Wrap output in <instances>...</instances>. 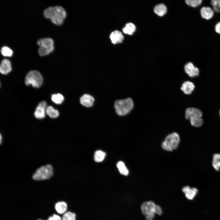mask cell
I'll use <instances>...</instances> for the list:
<instances>
[{
	"mask_svg": "<svg viewBox=\"0 0 220 220\" xmlns=\"http://www.w3.org/2000/svg\"><path fill=\"white\" fill-rule=\"evenodd\" d=\"M45 17L50 19L54 24L61 25L64 22L66 16L64 9L60 6L49 7L45 10L44 12Z\"/></svg>",
	"mask_w": 220,
	"mask_h": 220,
	"instance_id": "obj_1",
	"label": "cell"
},
{
	"mask_svg": "<svg viewBox=\"0 0 220 220\" xmlns=\"http://www.w3.org/2000/svg\"><path fill=\"white\" fill-rule=\"evenodd\" d=\"M114 107L116 113L120 116L126 115L129 113L134 107V102L130 98L116 101Z\"/></svg>",
	"mask_w": 220,
	"mask_h": 220,
	"instance_id": "obj_2",
	"label": "cell"
},
{
	"mask_svg": "<svg viewBox=\"0 0 220 220\" xmlns=\"http://www.w3.org/2000/svg\"><path fill=\"white\" fill-rule=\"evenodd\" d=\"M180 142V138L177 133L174 132L167 135L161 144L162 148L168 151L176 149Z\"/></svg>",
	"mask_w": 220,
	"mask_h": 220,
	"instance_id": "obj_3",
	"label": "cell"
},
{
	"mask_svg": "<svg viewBox=\"0 0 220 220\" xmlns=\"http://www.w3.org/2000/svg\"><path fill=\"white\" fill-rule=\"evenodd\" d=\"M53 175V169L50 164L38 168L32 175V178L35 180L40 181L48 179Z\"/></svg>",
	"mask_w": 220,
	"mask_h": 220,
	"instance_id": "obj_4",
	"label": "cell"
},
{
	"mask_svg": "<svg viewBox=\"0 0 220 220\" xmlns=\"http://www.w3.org/2000/svg\"><path fill=\"white\" fill-rule=\"evenodd\" d=\"M43 78L38 71L32 70L27 75L25 79V83L27 85H31L33 87H40L43 82Z\"/></svg>",
	"mask_w": 220,
	"mask_h": 220,
	"instance_id": "obj_5",
	"label": "cell"
},
{
	"mask_svg": "<svg viewBox=\"0 0 220 220\" xmlns=\"http://www.w3.org/2000/svg\"><path fill=\"white\" fill-rule=\"evenodd\" d=\"M156 205L152 201L145 202L141 204V212L147 219H152L154 217Z\"/></svg>",
	"mask_w": 220,
	"mask_h": 220,
	"instance_id": "obj_6",
	"label": "cell"
},
{
	"mask_svg": "<svg viewBox=\"0 0 220 220\" xmlns=\"http://www.w3.org/2000/svg\"><path fill=\"white\" fill-rule=\"evenodd\" d=\"M46 108V104L45 101L40 102L35 112L34 115L35 117L38 119L44 118L45 116Z\"/></svg>",
	"mask_w": 220,
	"mask_h": 220,
	"instance_id": "obj_7",
	"label": "cell"
},
{
	"mask_svg": "<svg viewBox=\"0 0 220 220\" xmlns=\"http://www.w3.org/2000/svg\"><path fill=\"white\" fill-rule=\"evenodd\" d=\"M185 72L190 77H193L198 76L199 73L198 68L195 67L191 62L187 63L184 66Z\"/></svg>",
	"mask_w": 220,
	"mask_h": 220,
	"instance_id": "obj_8",
	"label": "cell"
},
{
	"mask_svg": "<svg viewBox=\"0 0 220 220\" xmlns=\"http://www.w3.org/2000/svg\"><path fill=\"white\" fill-rule=\"evenodd\" d=\"M200 11L201 17L207 20L212 18L214 15V12L213 9L208 6L202 7Z\"/></svg>",
	"mask_w": 220,
	"mask_h": 220,
	"instance_id": "obj_9",
	"label": "cell"
},
{
	"mask_svg": "<svg viewBox=\"0 0 220 220\" xmlns=\"http://www.w3.org/2000/svg\"><path fill=\"white\" fill-rule=\"evenodd\" d=\"M94 101V98L88 94H85L83 95L80 98L81 104L87 107H91L93 105Z\"/></svg>",
	"mask_w": 220,
	"mask_h": 220,
	"instance_id": "obj_10",
	"label": "cell"
},
{
	"mask_svg": "<svg viewBox=\"0 0 220 220\" xmlns=\"http://www.w3.org/2000/svg\"><path fill=\"white\" fill-rule=\"evenodd\" d=\"M110 37L112 42L114 44L120 43L124 39V37L122 33L117 30L112 32L110 35Z\"/></svg>",
	"mask_w": 220,
	"mask_h": 220,
	"instance_id": "obj_11",
	"label": "cell"
},
{
	"mask_svg": "<svg viewBox=\"0 0 220 220\" xmlns=\"http://www.w3.org/2000/svg\"><path fill=\"white\" fill-rule=\"evenodd\" d=\"M202 112L199 109L194 108H188L185 111V117L189 119L191 117L197 116L201 117Z\"/></svg>",
	"mask_w": 220,
	"mask_h": 220,
	"instance_id": "obj_12",
	"label": "cell"
},
{
	"mask_svg": "<svg viewBox=\"0 0 220 220\" xmlns=\"http://www.w3.org/2000/svg\"><path fill=\"white\" fill-rule=\"evenodd\" d=\"M12 68L10 61L7 59H4L2 61L0 66V72L4 75L7 74L11 70Z\"/></svg>",
	"mask_w": 220,
	"mask_h": 220,
	"instance_id": "obj_13",
	"label": "cell"
},
{
	"mask_svg": "<svg viewBox=\"0 0 220 220\" xmlns=\"http://www.w3.org/2000/svg\"><path fill=\"white\" fill-rule=\"evenodd\" d=\"M182 191L185 194L186 197L189 200L193 199L198 192L196 189L190 188L188 186L184 187Z\"/></svg>",
	"mask_w": 220,
	"mask_h": 220,
	"instance_id": "obj_14",
	"label": "cell"
},
{
	"mask_svg": "<svg viewBox=\"0 0 220 220\" xmlns=\"http://www.w3.org/2000/svg\"><path fill=\"white\" fill-rule=\"evenodd\" d=\"M37 44L40 46L46 48L54 47V41L50 38H45L41 39L37 42Z\"/></svg>",
	"mask_w": 220,
	"mask_h": 220,
	"instance_id": "obj_15",
	"label": "cell"
},
{
	"mask_svg": "<svg viewBox=\"0 0 220 220\" xmlns=\"http://www.w3.org/2000/svg\"><path fill=\"white\" fill-rule=\"evenodd\" d=\"M194 88L195 85L193 82L186 81L182 84L181 89L185 94H189L191 93Z\"/></svg>",
	"mask_w": 220,
	"mask_h": 220,
	"instance_id": "obj_16",
	"label": "cell"
},
{
	"mask_svg": "<svg viewBox=\"0 0 220 220\" xmlns=\"http://www.w3.org/2000/svg\"><path fill=\"white\" fill-rule=\"evenodd\" d=\"M55 207L57 211L59 214H64L67 210V205L65 202H59L56 204Z\"/></svg>",
	"mask_w": 220,
	"mask_h": 220,
	"instance_id": "obj_17",
	"label": "cell"
},
{
	"mask_svg": "<svg viewBox=\"0 0 220 220\" xmlns=\"http://www.w3.org/2000/svg\"><path fill=\"white\" fill-rule=\"evenodd\" d=\"M167 9L163 4H161L156 6L154 9L155 13L160 16H162L166 14Z\"/></svg>",
	"mask_w": 220,
	"mask_h": 220,
	"instance_id": "obj_18",
	"label": "cell"
},
{
	"mask_svg": "<svg viewBox=\"0 0 220 220\" xmlns=\"http://www.w3.org/2000/svg\"><path fill=\"white\" fill-rule=\"evenodd\" d=\"M136 27L135 25L131 23H129L127 24L125 26L123 29V31L124 33L129 35H132L135 31Z\"/></svg>",
	"mask_w": 220,
	"mask_h": 220,
	"instance_id": "obj_19",
	"label": "cell"
},
{
	"mask_svg": "<svg viewBox=\"0 0 220 220\" xmlns=\"http://www.w3.org/2000/svg\"><path fill=\"white\" fill-rule=\"evenodd\" d=\"M117 167L121 174L125 176H127L129 174V170L123 161L118 162L117 164Z\"/></svg>",
	"mask_w": 220,
	"mask_h": 220,
	"instance_id": "obj_20",
	"label": "cell"
},
{
	"mask_svg": "<svg viewBox=\"0 0 220 220\" xmlns=\"http://www.w3.org/2000/svg\"><path fill=\"white\" fill-rule=\"evenodd\" d=\"M212 164L214 168L218 171L220 169V153L214 154L213 157Z\"/></svg>",
	"mask_w": 220,
	"mask_h": 220,
	"instance_id": "obj_21",
	"label": "cell"
},
{
	"mask_svg": "<svg viewBox=\"0 0 220 220\" xmlns=\"http://www.w3.org/2000/svg\"><path fill=\"white\" fill-rule=\"evenodd\" d=\"M191 124L195 127H199L201 126L203 123V120L201 117H191L189 119Z\"/></svg>",
	"mask_w": 220,
	"mask_h": 220,
	"instance_id": "obj_22",
	"label": "cell"
},
{
	"mask_svg": "<svg viewBox=\"0 0 220 220\" xmlns=\"http://www.w3.org/2000/svg\"><path fill=\"white\" fill-rule=\"evenodd\" d=\"M46 113L50 117L52 118H56L59 115L58 111L51 106L47 107Z\"/></svg>",
	"mask_w": 220,
	"mask_h": 220,
	"instance_id": "obj_23",
	"label": "cell"
},
{
	"mask_svg": "<svg viewBox=\"0 0 220 220\" xmlns=\"http://www.w3.org/2000/svg\"><path fill=\"white\" fill-rule=\"evenodd\" d=\"M105 156V152L100 150H97L94 154V159L95 162H100L103 160Z\"/></svg>",
	"mask_w": 220,
	"mask_h": 220,
	"instance_id": "obj_24",
	"label": "cell"
},
{
	"mask_svg": "<svg viewBox=\"0 0 220 220\" xmlns=\"http://www.w3.org/2000/svg\"><path fill=\"white\" fill-rule=\"evenodd\" d=\"M54 50V47L51 48H46L40 46L38 49L39 54L41 56H44L52 52Z\"/></svg>",
	"mask_w": 220,
	"mask_h": 220,
	"instance_id": "obj_25",
	"label": "cell"
},
{
	"mask_svg": "<svg viewBox=\"0 0 220 220\" xmlns=\"http://www.w3.org/2000/svg\"><path fill=\"white\" fill-rule=\"evenodd\" d=\"M51 99L56 104H60L63 101L64 97L61 94H55L52 95Z\"/></svg>",
	"mask_w": 220,
	"mask_h": 220,
	"instance_id": "obj_26",
	"label": "cell"
},
{
	"mask_svg": "<svg viewBox=\"0 0 220 220\" xmlns=\"http://www.w3.org/2000/svg\"><path fill=\"white\" fill-rule=\"evenodd\" d=\"M202 1V0H186L185 2L188 5L195 8L200 6Z\"/></svg>",
	"mask_w": 220,
	"mask_h": 220,
	"instance_id": "obj_27",
	"label": "cell"
},
{
	"mask_svg": "<svg viewBox=\"0 0 220 220\" xmlns=\"http://www.w3.org/2000/svg\"><path fill=\"white\" fill-rule=\"evenodd\" d=\"M2 54L6 57H11L13 53L12 50L7 46H4L2 47L1 50Z\"/></svg>",
	"mask_w": 220,
	"mask_h": 220,
	"instance_id": "obj_28",
	"label": "cell"
},
{
	"mask_svg": "<svg viewBox=\"0 0 220 220\" xmlns=\"http://www.w3.org/2000/svg\"><path fill=\"white\" fill-rule=\"evenodd\" d=\"M211 3L214 12L220 13V0H212L211 1Z\"/></svg>",
	"mask_w": 220,
	"mask_h": 220,
	"instance_id": "obj_29",
	"label": "cell"
},
{
	"mask_svg": "<svg viewBox=\"0 0 220 220\" xmlns=\"http://www.w3.org/2000/svg\"><path fill=\"white\" fill-rule=\"evenodd\" d=\"M76 215L70 211L64 214L62 218V220H75Z\"/></svg>",
	"mask_w": 220,
	"mask_h": 220,
	"instance_id": "obj_30",
	"label": "cell"
},
{
	"mask_svg": "<svg viewBox=\"0 0 220 220\" xmlns=\"http://www.w3.org/2000/svg\"><path fill=\"white\" fill-rule=\"evenodd\" d=\"M162 213V211L161 207L157 205H156L155 209V214L161 215Z\"/></svg>",
	"mask_w": 220,
	"mask_h": 220,
	"instance_id": "obj_31",
	"label": "cell"
},
{
	"mask_svg": "<svg viewBox=\"0 0 220 220\" xmlns=\"http://www.w3.org/2000/svg\"><path fill=\"white\" fill-rule=\"evenodd\" d=\"M47 220H61V218L59 215L53 214L52 216L49 217Z\"/></svg>",
	"mask_w": 220,
	"mask_h": 220,
	"instance_id": "obj_32",
	"label": "cell"
},
{
	"mask_svg": "<svg viewBox=\"0 0 220 220\" xmlns=\"http://www.w3.org/2000/svg\"><path fill=\"white\" fill-rule=\"evenodd\" d=\"M215 29L216 33L220 34V21L216 24L215 27Z\"/></svg>",
	"mask_w": 220,
	"mask_h": 220,
	"instance_id": "obj_33",
	"label": "cell"
},
{
	"mask_svg": "<svg viewBox=\"0 0 220 220\" xmlns=\"http://www.w3.org/2000/svg\"><path fill=\"white\" fill-rule=\"evenodd\" d=\"M2 137L1 135V134H0V143H1V142H2Z\"/></svg>",
	"mask_w": 220,
	"mask_h": 220,
	"instance_id": "obj_34",
	"label": "cell"
},
{
	"mask_svg": "<svg viewBox=\"0 0 220 220\" xmlns=\"http://www.w3.org/2000/svg\"><path fill=\"white\" fill-rule=\"evenodd\" d=\"M147 220H153L152 219H147Z\"/></svg>",
	"mask_w": 220,
	"mask_h": 220,
	"instance_id": "obj_35",
	"label": "cell"
},
{
	"mask_svg": "<svg viewBox=\"0 0 220 220\" xmlns=\"http://www.w3.org/2000/svg\"><path fill=\"white\" fill-rule=\"evenodd\" d=\"M37 220H42V219H38Z\"/></svg>",
	"mask_w": 220,
	"mask_h": 220,
	"instance_id": "obj_36",
	"label": "cell"
},
{
	"mask_svg": "<svg viewBox=\"0 0 220 220\" xmlns=\"http://www.w3.org/2000/svg\"></svg>",
	"mask_w": 220,
	"mask_h": 220,
	"instance_id": "obj_37",
	"label": "cell"
}]
</instances>
